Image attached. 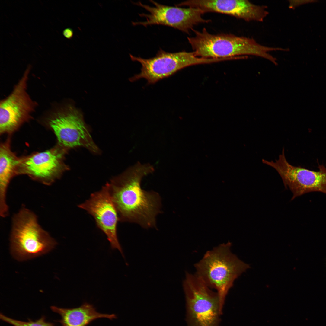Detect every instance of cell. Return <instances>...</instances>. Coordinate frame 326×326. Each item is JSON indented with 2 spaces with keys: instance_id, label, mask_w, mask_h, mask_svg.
<instances>
[{
  "instance_id": "cell-1",
  "label": "cell",
  "mask_w": 326,
  "mask_h": 326,
  "mask_svg": "<svg viewBox=\"0 0 326 326\" xmlns=\"http://www.w3.org/2000/svg\"><path fill=\"white\" fill-rule=\"evenodd\" d=\"M154 171L149 164L137 163L109 183L110 193L119 220L136 223L142 227H155L156 217L161 212V198L153 191L141 186L142 178Z\"/></svg>"
},
{
  "instance_id": "cell-2",
  "label": "cell",
  "mask_w": 326,
  "mask_h": 326,
  "mask_svg": "<svg viewBox=\"0 0 326 326\" xmlns=\"http://www.w3.org/2000/svg\"><path fill=\"white\" fill-rule=\"evenodd\" d=\"M193 36L187 38L195 56L205 58H226L251 55L274 62L276 58L270 52L277 47L265 46L252 38L225 34H213L205 28L193 29Z\"/></svg>"
},
{
  "instance_id": "cell-3",
  "label": "cell",
  "mask_w": 326,
  "mask_h": 326,
  "mask_svg": "<svg viewBox=\"0 0 326 326\" xmlns=\"http://www.w3.org/2000/svg\"><path fill=\"white\" fill-rule=\"evenodd\" d=\"M231 246L228 242L214 248L194 264L195 274L209 287L217 290L221 315L226 296L235 280L250 267L231 252Z\"/></svg>"
},
{
  "instance_id": "cell-4",
  "label": "cell",
  "mask_w": 326,
  "mask_h": 326,
  "mask_svg": "<svg viewBox=\"0 0 326 326\" xmlns=\"http://www.w3.org/2000/svg\"><path fill=\"white\" fill-rule=\"evenodd\" d=\"M11 229V251L14 257L19 261L46 254L56 244L39 224L36 215L24 207L14 216Z\"/></svg>"
},
{
  "instance_id": "cell-5",
  "label": "cell",
  "mask_w": 326,
  "mask_h": 326,
  "mask_svg": "<svg viewBox=\"0 0 326 326\" xmlns=\"http://www.w3.org/2000/svg\"><path fill=\"white\" fill-rule=\"evenodd\" d=\"M187 326H220L219 299L196 274L187 272L183 283Z\"/></svg>"
},
{
  "instance_id": "cell-6",
  "label": "cell",
  "mask_w": 326,
  "mask_h": 326,
  "mask_svg": "<svg viewBox=\"0 0 326 326\" xmlns=\"http://www.w3.org/2000/svg\"><path fill=\"white\" fill-rule=\"evenodd\" d=\"M131 60L139 63L140 73L131 78L133 82L145 79L148 84H154L170 77L180 70L187 66L197 64H208L221 61L220 59L205 58L196 56L194 53L181 51L166 52L160 49L155 56L148 59L134 56L129 54Z\"/></svg>"
},
{
  "instance_id": "cell-7",
  "label": "cell",
  "mask_w": 326,
  "mask_h": 326,
  "mask_svg": "<svg viewBox=\"0 0 326 326\" xmlns=\"http://www.w3.org/2000/svg\"><path fill=\"white\" fill-rule=\"evenodd\" d=\"M47 123L61 146L67 150L82 146L94 153L99 152L82 113L74 107L67 106L56 111L49 117Z\"/></svg>"
},
{
  "instance_id": "cell-8",
  "label": "cell",
  "mask_w": 326,
  "mask_h": 326,
  "mask_svg": "<svg viewBox=\"0 0 326 326\" xmlns=\"http://www.w3.org/2000/svg\"><path fill=\"white\" fill-rule=\"evenodd\" d=\"M150 1L154 6L143 4L141 2L134 3L144 8L149 13L139 14V16L145 18V20L132 22L133 25L146 27L153 25H161L189 33L195 25L200 23H207L210 21L203 18V15L206 12L199 8L171 6L161 4L153 0Z\"/></svg>"
},
{
  "instance_id": "cell-9",
  "label": "cell",
  "mask_w": 326,
  "mask_h": 326,
  "mask_svg": "<svg viewBox=\"0 0 326 326\" xmlns=\"http://www.w3.org/2000/svg\"><path fill=\"white\" fill-rule=\"evenodd\" d=\"M31 67L29 66L13 90L0 103V133L10 134L32 118L37 103L27 91Z\"/></svg>"
},
{
  "instance_id": "cell-10",
  "label": "cell",
  "mask_w": 326,
  "mask_h": 326,
  "mask_svg": "<svg viewBox=\"0 0 326 326\" xmlns=\"http://www.w3.org/2000/svg\"><path fill=\"white\" fill-rule=\"evenodd\" d=\"M262 162L274 168L280 176L286 188L293 193L292 200L312 192H320L326 194V168L319 165L318 171H313L294 166L286 160L284 148L275 161L264 159Z\"/></svg>"
},
{
  "instance_id": "cell-11",
  "label": "cell",
  "mask_w": 326,
  "mask_h": 326,
  "mask_svg": "<svg viewBox=\"0 0 326 326\" xmlns=\"http://www.w3.org/2000/svg\"><path fill=\"white\" fill-rule=\"evenodd\" d=\"M67 150L58 145L49 149L21 158L18 174H26L43 184L51 185L68 169L64 162Z\"/></svg>"
},
{
  "instance_id": "cell-12",
  "label": "cell",
  "mask_w": 326,
  "mask_h": 326,
  "mask_svg": "<svg viewBox=\"0 0 326 326\" xmlns=\"http://www.w3.org/2000/svg\"><path fill=\"white\" fill-rule=\"evenodd\" d=\"M78 206L93 217L97 227L106 235L112 249L118 250L124 257L117 236L119 216L110 193L109 184L92 193L88 199Z\"/></svg>"
},
{
  "instance_id": "cell-13",
  "label": "cell",
  "mask_w": 326,
  "mask_h": 326,
  "mask_svg": "<svg viewBox=\"0 0 326 326\" xmlns=\"http://www.w3.org/2000/svg\"><path fill=\"white\" fill-rule=\"evenodd\" d=\"M176 6L198 8L206 13L225 14L247 21L260 22L265 13L262 6L254 4L247 0H190L181 2Z\"/></svg>"
},
{
  "instance_id": "cell-14",
  "label": "cell",
  "mask_w": 326,
  "mask_h": 326,
  "mask_svg": "<svg viewBox=\"0 0 326 326\" xmlns=\"http://www.w3.org/2000/svg\"><path fill=\"white\" fill-rule=\"evenodd\" d=\"M21 158L11 151L9 139L1 143L0 146V215L2 217L9 214L6 202L8 187L11 179L18 175Z\"/></svg>"
},
{
  "instance_id": "cell-15",
  "label": "cell",
  "mask_w": 326,
  "mask_h": 326,
  "mask_svg": "<svg viewBox=\"0 0 326 326\" xmlns=\"http://www.w3.org/2000/svg\"><path fill=\"white\" fill-rule=\"evenodd\" d=\"M51 309L60 315L61 319L58 321L61 326H87L98 318H106L113 319L116 318V316L113 314H102L97 312L92 305L87 303L73 308H62L52 306Z\"/></svg>"
},
{
  "instance_id": "cell-16",
  "label": "cell",
  "mask_w": 326,
  "mask_h": 326,
  "mask_svg": "<svg viewBox=\"0 0 326 326\" xmlns=\"http://www.w3.org/2000/svg\"><path fill=\"white\" fill-rule=\"evenodd\" d=\"M0 318L13 326H55L53 323L46 321L44 316L35 321L28 319L27 321H23L11 318L0 313Z\"/></svg>"
},
{
  "instance_id": "cell-17",
  "label": "cell",
  "mask_w": 326,
  "mask_h": 326,
  "mask_svg": "<svg viewBox=\"0 0 326 326\" xmlns=\"http://www.w3.org/2000/svg\"><path fill=\"white\" fill-rule=\"evenodd\" d=\"M318 2L315 0H301L289 1V8H290L294 9L300 5L310 3H316Z\"/></svg>"
},
{
  "instance_id": "cell-18",
  "label": "cell",
  "mask_w": 326,
  "mask_h": 326,
  "mask_svg": "<svg viewBox=\"0 0 326 326\" xmlns=\"http://www.w3.org/2000/svg\"><path fill=\"white\" fill-rule=\"evenodd\" d=\"M63 35L66 38L70 39L73 37V31L70 28H67L64 29L62 32Z\"/></svg>"
}]
</instances>
